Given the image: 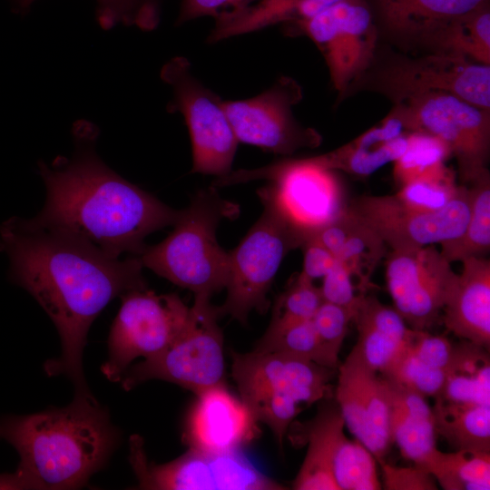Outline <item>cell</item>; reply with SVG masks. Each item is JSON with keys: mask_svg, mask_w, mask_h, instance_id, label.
Masks as SVG:
<instances>
[{"mask_svg": "<svg viewBox=\"0 0 490 490\" xmlns=\"http://www.w3.org/2000/svg\"><path fill=\"white\" fill-rule=\"evenodd\" d=\"M121 298L109 333L108 358L101 368L113 382H120L137 358H149L166 348L183 330L191 311L177 294H156L147 288Z\"/></svg>", "mask_w": 490, "mask_h": 490, "instance_id": "30bf717a", "label": "cell"}, {"mask_svg": "<svg viewBox=\"0 0 490 490\" xmlns=\"http://www.w3.org/2000/svg\"><path fill=\"white\" fill-rule=\"evenodd\" d=\"M239 211L216 188L200 191L181 210L172 231L161 242L145 246L138 256L142 266L191 290L194 299L211 300L225 289L229 274V252L217 240V228Z\"/></svg>", "mask_w": 490, "mask_h": 490, "instance_id": "277c9868", "label": "cell"}, {"mask_svg": "<svg viewBox=\"0 0 490 490\" xmlns=\"http://www.w3.org/2000/svg\"><path fill=\"white\" fill-rule=\"evenodd\" d=\"M353 316L354 312L345 307L323 301L311 318L329 366L334 369L340 364L339 352Z\"/></svg>", "mask_w": 490, "mask_h": 490, "instance_id": "8d00e7d4", "label": "cell"}, {"mask_svg": "<svg viewBox=\"0 0 490 490\" xmlns=\"http://www.w3.org/2000/svg\"><path fill=\"white\" fill-rule=\"evenodd\" d=\"M301 99L299 84L290 77H280L256 96L224 101V107L239 142L289 155L321 142L317 131L300 125L293 116L292 108Z\"/></svg>", "mask_w": 490, "mask_h": 490, "instance_id": "9a60e30c", "label": "cell"}, {"mask_svg": "<svg viewBox=\"0 0 490 490\" xmlns=\"http://www.w3.org/2000/svg\"><path fill=\"white\" fill-rule=\"evenodd\" d=\"M191 309L187 325L166 348L126 369L120 380L125 390L161 379L197 395L225 383L223 335L217 307L211 300L194 299Z\"/></svg>", "mask_w": 490, "mask_h": 490, "instance_id": "9c48e42d", "label": "cell"}, {"mask_svg": "<svg viewBox=\"0 0 490 490\" xmlns=\"http://www.w3.org/2000/svg\"><path fill=\"white\" fill-rule=\"evenodd\" d=\"M451 169L446 172L423 177L401 186L394 196L406 207L426 212L438 211L447 207L461 193L464 184L456 183Z\"/></svg>", "mask_w": 490, "mask_h": 490, "instance_id": "d590c367", "label": "cell"}, {"mask_svg": "<svg viewBox=\"0 0 490 490\" xmlns=\"http://www.w3.org/2000/svg\"><path fill=\"white\" fill-rule=\"evenodd\" d=\"M290 25L318 48L338 97L350 91L376 59L380 35L366 0H341Z\"/></svg>", "mask_w": 490, "mask_h": 490, "instance_id": "7c38bea8", "label": "cell"}, {"mask_svg": "<svg viewBox=\"0 0 490 490\" xmlns=\"http://www.w3.org/2000/svg\"><path fill=\"white\" fill-rule=\"evenodd\" d=\"M96 2L97 20L103 29H110L120 23L135 24L139 0H96Z\"/></svg>", "mask_w": 490, "mask_h": 490, "instance_id": "b9f144b4", "label": "cell"}, {"mask_svg": "<svg viewBox=\"0 0 490 490\" xmlns=\"http://www.w3.org/2000/svg\"><path fill=\"white\" fill-rule=\"evenodd\" d=\"M487 348L463 340L449 366L439 397L452 402L490 405V358Z\"/></svg>", "mask_w": 490, "mask_h": 490, "instance_id": "f1b7e54d", "label": "cell"}, {"mask_svg": "<svg viewBox=\"0 0 490 490\" xmlns=\"http://www.w3.org/2000/svg\"><path fill=\"white\" fill-rule=\"evenodd\" d=\"M372 90L395 102L425 93H447L490 110V65L466 57L426 53L396 56L372 74Z\"/></svg>", "mask_w": 490, "mask_h": 490, "instance_id": "5bb4252c", "label": "cell"}, {"mask_svg": "<svg viewBox=\"0 0 490 490\" xmlns=\"http://www.w3.org/2000/svg\"><path fill=\"white\" fill-rule=\"evenodd\" d=\"M407 132L432 135L448 148L461 182L488 172L490 110L447 93H425L395 102L389 113Z\"/></svg>", "mask_w": 490, "mask_h": 490, "instance_id": "52a82bcc", "label": "cell"}, {"mask_svg": "<svg viewBox=\"0 0 490 490\" xmlns=\"http://www.w3.org/2000/svg\"><path fill=\"white\" fill-rule=\"evenodd\" d=\"M160 1L139 0V11L135 25L146 31L153 29L159 20Z\"/></svg>", "mask_w": 490, "mask_h": 490, "instance_id": "ee69618b", "label": "cell"}, {"mask_svg": "<svg viewBox=\"0 0 490 490\" xmlns=\"http://www.w3.org/2000/svg\"><path fill=\"white\" fill-rule=\"evenodd\" d=\"M349 211L348 231L337 259L363 283L372 287V273L384 258L387 244L371 227Z\"/></svg>", "mask_w": 490, "mask_h": 490, "instance_id": "e575fe53", "label": "cell"}, {"mask_svg": "<svg viewBox=\"0 0 490 490\" xmlns=\"http://www.w3.org/2000/svg\"><path fill=\"white\" fill-rule=\"evenodd\" d=\"M258 195L264 210L229 252L227 296L217 307L220 318L230 316L243 325L252 310H268V293L284 258L306 240L270 197L260 191Z\"/></svg>", "mask_w": 490, "mask_h": 490, "instance_id": "8992f818", "label": "cell"}, {"mask_svg": "<svg viewBox=\"0 0 490 490\" xmlns=\"http://www.w3.org/2000/svg\"><path fill=\"white\" fill-rule=\"evenodd\" d=\"M335 401L345 427L376 457L385 461L391 446L385 378L368 368L354 348L339 364Z\"/></svg>", "mask_w": 490, "mask_h": 490, "instance_id": "ac0fdd59", "label": "cell"}, {"mask_svg": "<svg viewBox=\"0 0 490 490\" xmlns=\"http://www.w3.org/2000/svg\"><path fill=\"white\" fill-rule=\"evenodd\" d=\"M231 375L239 397L258 423L267 425L282 449L303 406L332 396L338 369L275 352L231 353Z\"/></svg>", "mask_w": 490, "mask_h": 490, "instance_id": "5b68a950", "label": "cell"}, {"mask_svg": "<svg viewBox=\"0 0 490 490\" xmlns=\"http://www.w3.org/2000/svg\"><path fill=\"white\" fill-rule=\"evenodd\" d=\"M469 216L458 237L440 243V252L449 262L483 257L490 249V173L471 183Z\"/></svg>", "mask_w": 490, "mask_h": 490, "instance_id": "4dcf8cb0", "label": "cell"}, {"mask_svg": "<svg viewBox=\"0 0 490 490\" xmlns=\"http://www.w3.org/2000/svg\"><path fill=\"white\" fill-rule=\"evenodd\" d=\"M315 0H259L257 4L220 11L209 35L210 43L256 32L279 24H294L324 9Z\"/></svg>", "mask_w": 490, "mask_h": 490, "instance_id": "484cf974", "label": "cell"}, {"mask_svg": "<svg viewBox=\"0 0 490 490\" xmlns=\"http://www.w3.org/2000/svg\"><path fill=\"white\" fill-rule=\"evenodd\" d=\"M300 248L303 250V268L300 274L311 280L323 278L338 260L313 237H309Z\"/></svg>", "mask_w": 490, "mask_h": 490, "instance_id": "60d3db41", "label": "cell"}, {"mask_svg": "<svg viewBox=\"0 0 490 490\" xmlns=\"http://www.w3.org/2000/svg\"><path fill=\"white\" fill-rule=\"evenodd\" d=\"M295 444L307 445L303 463L292 483L296 490H338L332 465L345 434V424L336 403L323 405L316 416L303 424L292 423Z\"/></svg>", "mask_w": 490, "mask_h": 490, "instance_id": "7402d4cb", "label": "cell"}, {"mask_svg": "<svg viewBox=\"0 0 490 490\" xmlns=\"http://www.w3.org/2000/svg\"><path fill=\"white\" fill-rule=\"evenodd\" d=\"M457 276L435 245L392 250L386 263L394 309L416 330H428L438 321Z\"/></svg>", "mask_w": 490, "mask_h": 490, "instance_id": "2e32d148", "label": "cell"}, {"mask_svg": "<svg viewBox=\"0 0 490 490\" xmlns=\"http://www.w3.org/2000/svg\"><path fill=\"white\" fill-rule=\"evenodd\" d=\"M256 180L269 181L258 191L270 197L306 240L342 212L345 201L340 181L312 159H287L253 170L230 171L217 177L212 187Z\"/></svg>", "mask_w": 490, "mask_h": 490, "instance_id": "ba28073f", "label": "cell"}, {"mask_svg": "<svg viewBox=\"0 0 490 490\" xmlns=\"http://www.w3.org/2000/svg\"><path fill=\"white\" fill-rule=\"evenodd\" d=\"M323 301L320 288L299 273L276 299L271 319L311 320Z\"/></svg>", "mask_w": 490, "mask_h": 490, "instance_id": "74e56055", "label": "cell"}, {"mask_svg": "<svg viewBox=\"0 0 490 490\" xmlns=\"http://www.w3.org/2000/svg\"><path fill=\"white\" fill-rule=\"evenodd\" d=\"M317 1L318 3L321 4L323 6L327 7L330 5H333L337 2H339L341 0H315Z\"/></svg>", "mask_w": 490, "mask_h": 490, "instance_id": "f6af8a7d", "label": "cell"}, {"mask_svg": "<svg viewBox=\"0 0 490 490\" xmlns=\"http://www.w3.org/2000/svg\"><path fill=\"white\" fill-rule=\"evenodd\" d=\"M408 133L398 120L388 113L377 125L349 142L310 158L323 168L367 177L403 154Z\"/></svg>", "mask_w": 490, "mask_h": 490, "instance_id": "cb8c5ba5", "label": "cell"}, {"mask_svg": "<svg viewBox=\"0 0 490 490\" xmlns=\"http://www.w3.org/2000/svg\"><path fill=\"white\" fill-rule=\"evenodd\" d=\"M487 0H366L379 35L406 47H421L438 27Z\"/></svg>", "mask_w": 490, "mask_h": 490, "instance_id": "ffe728a7", "label": "cell"}, {"mask_svg": "<svg viewBox=\"0 0 490 490\" xmlns=\"http://www.w3.org/2000/svg\"><path fill=\"white\" fill-rule=\"evenodd\" d=\"M0 250L8 256L11 281L31 294L60 336L61 354L44 363L45 373L69 378L74 398L96 400L83 368L87 334L111 300L146 288L139 257L113 258L35 218L18 217L1 225Z\"/></svg>", "mask_w": 490, "mask_h": 490, "instance_id": "6da1fadb", "label": "cell"}, {"mask_svg": "<svg viewBox=\"0 0 490 490\" xmlns=\"http://www.w3.org/2000/svg\"><path fill=\"white\" fill-rule=\"evenodd\" d=\"M253 350L280 353L332 368L311 320L271 319Z\"/></svg>", "mask_w": 490, "mask_h": 490, "instance_id": "1f68e13d", "label": "cell"}, {"mask_svg": "<svg viewBox=\"0 0 490 490\" xmlns=\"http://www.w3.org/2000/svg\"><path fill=\"white\" fill-rule=\"evenodd\" d=\"M185 424L183 439L189 448L210 453L242 451L260 436L258 422L225 383L196 395Z\"/></svg>", "mask_w": 490, "mask_h": 490, "instance_id": "d6986e66", "label": "cell"}, {"mask_svg": "<svg viewBox=\"0 0 490 490\" xmlns=\"http://www.w3.org/2000/svg\"><path fill=\"white\" fill-rule=\"evenodd\" d=\"M420 467L445 490L490 489V451L436 448Z\"/></svg>", "mask_w": 490, "mask_h": 490, "instance_id": "f546056e", "label": "cell"}, {"mask_svg": "<svg viewBox=\"0 0 490 490\" xmlns=\"http://www.w3.org/2000/svg\"><path fill=\"white\" fill-rule=\"evenodd\" d=\"M129 461L138 488L149 490H282L260 471L242 451L210 453L189 448L165 464L150 462L141 436L130 439Z\"/></svg>", "mask_w": 490, "mask_h": 490, "instance_id": "8fae6325", "label": "cell"}, {"mask_svg": "<svg viewBox=\"0 0 490 490\" xmlns=\"http://www.w3.org/2000/svg\"><path fill=\"white\" fill-rule=\"evenodd\" d=\"M381 468L382 488L386 490H436L438 485L426 469L414 465L397 466L386 463L378 464Z\"/></svg>", "mask_w": 490, "mask_h": 490, "instance_id": "ab89813d", "label": "cell"}, {"mask_svg": "<svg viewBox=\"0 0 490 490\" xmlns=\"http://www.w3.org/2000/svg\"><path fill=\"white\" fill-rule=\"evenodd\" d=\"M449 158L448 148L439 139L409 132L405 152L394 162V179L401 186L416 179L445 173L450 170L446 165Z\"/></svg>", "mask_w": 490, "mask_h": 490, "instance_id": "d6a6232c", "label": "cell"}, {"mask_svg": "<svg viewBox=\"0 0 490 490\" xmlns=\"http://www.w3.org/2000/svg\"><path fill=\"white\" fill-rule=\"evenodd\" d=\"M377 460L358 439L341 438L336 450L332 473L338 490H380Z\"/></svg>", "mask_w": 490, "mask_h": 490, "instance_id": "836d02e7", "label": "cell"}, {"mask_svg": "<svg viewBox=\"0 0 490 490\" xmlns=\"http://www.w3.org/2000/svg\"><path fill=\"white\" fill-rule=\"evenodd\" d=\"M427 53L449 54L490 65V2L454 17L422 44Z\"/></svg>", "mask_w": 490, "mask_h": 490, "instance_id": "4316f807", "label": "cell"}, {"mask_svg": "<svg viewBox=\"0 0 490 490\" xmlns=\"http://www.w3.org/2000/svg\"><path fill=\"white\" fill-rule=\"evenodd\" d=\"M370 289L339 260L323 277L320 287L324 301L345 307L353 312Z\"/></svg>", "mask_w": 490, "mask_h": 490, "instance_id": "f35d334b", "label": "cell"}, {"mask_svg": "<svg viewBox=\"0 0 490 490\" xmlns=\"http://www.w3.org/2000/svg\"><path fill=\"white\" fill-rule=\"evenodd\" d=\"M348 205L392 250H407L461 235L469 216L470 191L464 185L447 207L432 212L409 209L394 195H363Z\"/></svg>", "mask_w": 490, "mask_h": 490, "instance_id": "e0dca14e", "label": "cell"}, {"mask_svg": "<svg viewBox=\"0 0 490 490\" xmlns=\"http://www.w3.org/2000/svg\"><path fill=\"white\" fill-rule=\"evenodd\" d=\"M120 431L97 400L0 419V440L20 456L7 474L9 489L71 490L103 469L120 443Z\"/></svg>", "mask_w": 490, "mask_h": 490, "instance_id": "3957f363", "label": "cell"}, {"mask_svg": "<svg viewBox=\"0 0 490 490\" xmlns=\"http://www.w3.org/2000/svg\"><path fill=\"white\" fill-rule=\"evenodd\" d=\"M462 272L442 311L448 331L489 349L490 261L483 257L463 260Z\"/></svg>", "mask_w": 490, "mask_h": 490, "instance_id": "44dd1931", "label": "cell"}, {"mask_svg": "<svg viewBox=\"0 0 490 490\" xmlns=\"http://www.w3.org/2000/svg\"><path fill=\"white\" fill-rule=\"evenodd\" d=\"M434 399L437 436L455 450L490 451V405Z\"/></svg>", "mask_w": 490, "mask_h": 490, "instance_id": "83f0119b", "label": "cell"}, {"mask_svg": "<svg viewBox=\"0 0 490 490\" xmlns=\"http://www.w3.org/2000/svg\"><path fill=\"white\" fill-rule=\"evenodd\" d=\"M358 340L352 348L364 363L384 375L408 341L412 328L393 308L366 294L355 309Z\"/></svg>", "mask_w": 490, "mask_h": 490, "instance_id": "603a6c76", "label": "cell"}, {"mask_svg": "<svg viewBox=\"0 0 490 490\" xmlns=\"http://www.w3.org/2000/svg\"><path fill=\"white\" fill-rule=\"evenodd\" d=\"M46 200L34 218L88 242L113 258L139 256L151 233L181 214L105 165L91 142H77L70 159L39 162Z\"/></svg>", "mask_w": 490, "mask_h": 490, "instance_id": "7a4b0ae2", "label": "cell"}, {"mask_svg": "<svg viewBox=\"0 0 490 490\" xmlns=\"http://www.w3.org/2000/svg\"><path fill=\"white\" fill-rule=\"evenodd\" d=\"M384 378L391 443L397 446L404 458L421 466L437 448L433 408L426 397Z\"/></svg>", "mask_w": 490, "mask_h": 490, "instance_id": "d4e9b609", "label": "cell"}, {"mask_svg": "<svg viewBox=\"0 0 490 490\" xmlns=\"http://www.w3.org/2000/svg\"><path fill=\"white\" fill-rule=\"evenodd\" d=\"M252 1L256 0H181L177 24L209 15L215 18L223 7H237Z\"/></svg>", "mask_w": 490, "mask_h": 490, "instance_id": "7bdbcfd3", "label": "cell"}, {"mask_svg": "<svg viewBox=\"0 0 490 490\" xmlns=\"http://www.w3.org/2000/svg\"><path fill=\"white\" fill-rule=\"evenodd\" d=\"M161 78L173 91L171 112H180L189 130L192 172L223 176L231 171L238 140L228 118L224 101L192 74L189 60L175 56L167 62Z\"/></svg>", "mask_w": 490, "mask_h": 490, "instance_id": "4fadbf2b", "label": "cell"}, {"mask_svg": "<svg viewBox=\"0 0 490 490\" xmlns=\"http://www.w3.org/2000/svg\"><path fill=\"white\" fill-rule=\"evenodd\" d=\"M22 2L24 4V5H28L31 3V0H22Z\"/></svg>", "mask_w": 490, "mask_h": 490, "instance_id": "bcb514c9", "label": "cell"}]
</instances>
